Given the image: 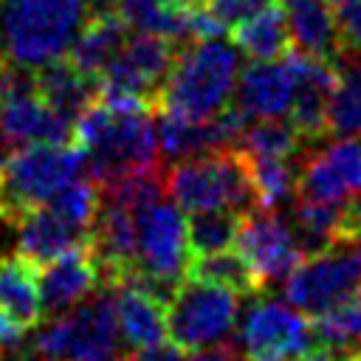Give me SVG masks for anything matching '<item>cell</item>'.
<instances>
[{
  "instance_id": "cell-3",
  "label": "cell",
  "mask_w": 361,
  "mask_h": 361,
  "mask_svg": "<svg viewBox=\"0 0 361 361\" xmlns=\"http://www.w3.org/2000/svg\"><path fill=\"white\" fill-rule=\"evenodd\" d=\"M90 17V0H0V54L39 68L68 54Z\"/></svg>"
},
{
  "instance_id": "cell-15",
  "label": "cell",
  "mask_w": 361,
  "mask_h": 361,
  "mask_svg": "<svg viewBox=\"0 0 361 361\" xmlns=\"http://www.w3.org/2000/svg\"><path fill=\"white\" fill-rule=\"evenodd\" d=\"M0 141L11 149L25 144H71L73 118L56 113L37 93V85L20 87L0 99Z\"/></svg>"
},
{
  "instance_id": "cell-41",
  "label": "cell",
  "mask_w": 361,
  "mask_h": 361,
  "mask_svg": "<svg viewBox=\"0 0 361 361\" xmlns=\"http://www.w3.org/2000/svg\"><path fill=\"white\" fill-rule=\"evenodd\" d=\"M330 3H333V8H336V6H341V3H350V0H330Z\"/></svg>"
},
{
  "instance_id": "cell-10",
  "label": "cell",
  "mask_w": 361,
  "mask_h": 361,
  "mask_svg": "<svg viewBox=\"0 0 361 361\" xmlns=\"http://www.w3.org/2000/svg\"><path fill=\"white\" fill-rule=\"evenodd\" d=\"M361 288V243L333 240L327 248L310 254L285 279V299L307 313L322 316Z\"/></svg>"
},
{
  "instance_id": "cell-37",
  "label": "cell",
  "mask_w": 361,
  "mask_h": 361,
  "mask_svg": "<svg viewBox=\"0 0 361 361\" xmlns=\"http://www.w3.org/2000/svg\"><path fill=\"white\" fill-rule=\"evenodd\" d=\"M189 361H245L243 353H237L234 344H214V347H203V350H195Z\"/></svg>"
},
{
  "instance_id": "cell-14",
  "label": "cell",
  "mask_w": 361,
  "mask_h": 361,
  "mask_svg": "<svg viewBox=\"0 0 361 361\" xmlns=\"http://www.w3.org/2000/svg\"><path fill=\"white\" fill-rule=\"evenodd\" d=\"M296 195L307 200L344 203L361 195V138H338L299 166Z\"/></svg>"
},
{
  "instance_id": "cell-29",
  "label": "cell",
  "mask_w": 361,
  "mask_h": 361,
  "mask_svg": "<svg viewBox=\"0 0 361 361\" xmlns=\"http://www.w3.org/2000/svg\"><path fill=\"white\" fill-rule=\"evenodd\" d=\"M240 217L231 209H206V212H192V217L186 220V231H189V251L192 257L200 254H214L223 248H231L237 240V228H240Z\"/></svg>"
},
{
  "instance_id": "cell-20",
  "label": "cell",
  "mask_w": 361,
  "mask_h": 361,
  "mask_svg": "<svg viewBox=\"0 0 361 361\" xmlns=\"http://www.w3.org/2000/svg\"><path fill=\"white\" fill-rule=\"evenodd\" d=\"M290 42H296L299 51L336 62L341 56V37H338V20L330 0H282Z\"/></svg>"
},
{
  "instance_id": "cell-33",
  "label": "cell",
  "mask_w": 361,
  "mask_h": 361,
  "mask_svg": "<svg viewBox=\"0 0 361 361\" xmlns=\"http://www.w3.org/2000/svg\"><path fill=\"white\" fill-rule=\"evenodd\" d=\"M336 20H338L341 54L350 51L353 56H361V0L336 6Z\"/></svg>"
},
{
  "instance_id": "cell-36",
  "label": "cell",
  "mask_w": 361,
  "mask_h": 361,
  "mask_svg": "<svg viewBox=\"0 0 361 361\" xmlns=\"http://www.w3.org/2000/svg\"><path fill=\"white\" fill-rule=\"evenodd\" d=\"M361 353H353V350H341V347H310L305 355H299L296 361H358Z\"/></svg>"
},
{
  "instance_id": "cell-8",
  "label": "cell",
  "mask_w": 361,
  "mask_h": 361,
  "mask_svg": "<svg viewBox=\"0 0 361 361\" xmlns=\"http://www.w3.org/2000/svg\"><path fill=\"white\" fill-rule=\"evenodd\" d=\"M178 51L180 42L161 34L138 31L127 37L99 76V96L116 107L152 104L178 59Z\"/></svg>"
},
{
  "instance_id": "cell-13",
  "label": "cell",
  "mask_w": 361,
  "mask_h": 361,
  "mask_svg": "<svg viewBox=\"0 0 361 361\" xmlns=\"http://www.w3.org/2000/svg\"><path fill=\"white\" fill-rule=\"evenodd\" d=\"M285 62L293 73V99H290V124L302 135V141H316L322 138L330 124V96L338 82V68L336 62L310 56L305 51H288Z\"/></svg>"
},
{
  "instance_id": "cell-19",
  "label": "cell",
  "mask_w": 361,
  "mask_h": 361,
  "mask_svg": "<svg viewBox=\"0 0 361 361\" xmlns=\"http://www.w3.org/2000/svg\"><path fill=\"white\" fill-rule=\"evenodd\" d=\"M102 282V274L93 262L90 245L71 251L48 265L39 268V296H42V313L59 316L85 299L96 293Z\"/></svg>"
},
{
  "instance_id": "cell-24",
  "label": "cell",
  "mask_w": 361,
  "mask_h": 361,
  "mask_svg": "<svg viewBox=\"0 0 361 361\" xmlns=\"http://www.w3.org/2000/svg\"><path fill=\"white\" fill-rule=\"evenodd\" d=\"M0 307L25 327L39 324L42 296H39V268L34 262L23 257H6L0 262Z\"/></svg>"
},
{
  "instance_id": "cell-2",
  "label": "cell",
  "mask_w": 361,
  "mask_h": 361,
  "mask_svg": "<svg viewBox=\"0 0 361 361\" xmlns=\"http://www.w3.org/2000/svg\"><path fill=\"white\" fill-rule=\"evenodd\" d=\"M240 76L237 48L220 37L189 42L161 85L152 107L178 113L192 121H206L228 107Z\"/></svg>"
},
{
  "instance_id": "cell-1",
  "label": "cell",
  "mask_w": 361,
  "mask_h": 361,
  "mask_svg": "<svg viewBox=\"0 0 361 361\" xmlns=\"http://www.w3.org/2000/svg\"><path fill=\"white\" fill-rule=\"evenodd\" d=\"M152 104L116 107L102 96L73 118V144L87 152V169L99 189L158 166V133Z\"/></svg>"
},
{
  "instance_id": "cell-32",
  "label": "cell",
  "mask_w": 361,
  "mask_h": 361,
  "mask_svg": "<svg viewBox=\"0 0 361 361\" xmlns=\"http://www.w3.org/2000/svg\"><path fill=\"white\" fill-rule=\"evenodd\" d=\"M99 203H102V195H99L96 180H87L85 175H79L71 183H65L45 206L56 217H62L65 223L87 231L93 217H96V212H99Z\"/></svg>"
},
{
  "instance_id": "cell-22",
  "label": "cell",
  "mask_w": 361,
  "mask_h": 361,
  "mask_svg": "<svg viewBox=\"0 0 361 361\" xmlns=\"http://www.w3.org/2000/svg\"><path fill=\"white\" fill-rule=\"evenodd\" d=\"M130 25L121 20V14L116 8L107 11H96L85 20V25L79 28L76 39L68 48V59L85 71L87 76H102V71L110 65V59L118 54V48L127 39Z\"/></svg>"
},
{
  "instance_id": "cell-39",
  "label": "cell",
  "mask_w": 361,
  "mask_h": 361,
  "mask_svg": "<svg viewBox=\"0 0 361 361\" xmlns=\"http://www.w3.org/2000/svg\"><path fill=\"white\" fill-rule=\"evenodd\" d=\"M158 3H164L169 8H195V6H203L206 0H158Z\"/></svg>"
},
{
  "instance_id": "cell-7",
  "label": "cell",
  "mask_w": 361,
  "mask_h": 361,
  "mask_svg": "<svg viewBox=\"0 0 361 361\" xmlns=\"http://www.w3.org/2000/svg\"><path fill=\"white\" fill-rule=\"evenodd\" d=\"M138 228V251H135V274L166 302L175 288L186 279V268L192 259L186 217L175 200H158L141 212H135Z\"/></svg>"
},
{
  "instance_id": "cell-43",
  "label": "cell",
  "mask_w": 361,
  "mask_h": 361,
  "mask_svg": "<svg viewBox=\"0 0 361 361\" xmlns=\"http://www.w3.org/2000/svg\"><path fill=\"white\" fill-rule=\"evenodd\" d=\"M0 59H3V54H0Z\"/></svg>"
},
{
  "instance_id": "cell-18",
  "label": "cell",
  "mask_w": 361,
  "mask_h": 361,
  "mask_svg": "<svg viewBox=\"0 0 361 361\" xmlns=\"http://www.w3.org/2000/svg\"><path fill=\"white\" fill-rule=\"evenodd\" d=\"M290 99L293 73L285 59H254L237 76L234 104L248 118H282L290 110Z\"/></svg>"
},
{
  "instance_id": "cell-9",
  "label": "cell",
  "mask_w": 361,
  "mask_h": 361,
  "mask_svg": "<svg viewBox=\"0 0 361 361\" xmlns=\"http://www.w3.org/2000/svg\"><path fill=\"white\" fill-rule=\"evenodd\" d=\"M240 316V296L223 285L186 276L166 302V324L175 347L195 353L223 344Z\"/></svg>"
},
{
  "instance_id": "cell-27",
  "label": "cell",
  "mask_w": 361,
  "mask_h": 361,
  "mask_svg": "<svg viewBox=\"0 0 361 361\" xmlns=\"http://www.w3.org/2000/svg\"><path fill=\"white\" fill-rule=\"evenodd\" d=\"M299 144L302 135L282 118H257L254 124H245L237 138V149L248 158H290Z\"/></svg>"
},
{
  "instance_id": "cell-35",
  "label": "cell",
  "mask_w": 361,
  "mask_h": 361,
  "mask_svg": "<svg viewBox=\"0 0 361 361\" xmlns=\"http://www.w3.org/2000/svg\"><path fill=\"white\" fill-rule=\"evenodd\" d=\"M25 330H28V327H25L23 322H17L11 313H6V310L0 307V355L17 350V347L23 344Z\"/></svg>"
},
{
  "instance_id": "cell-17",
  "label": "cell",
  "mask_w": 361,
  "mask_h": 361,
  "mask_svg": "<svg viewBox=\"0 0 361 361\" xmlns=\"http://www.w3.org/2000/svg\"><path fill=\"white\" fill-rule=\"evenodd\" d=\"M90 245V234L56 217L48 206H31L17 214L14 226V248L17 257L34 262L37 268Z\"/></svg>"
},
{
  "instance_id": "cell-21",
  "label": "cell",
  "mask_w": 361,
  "mask_h": 361,
  "mask_svg": "<svg viewBox=\"0 0 361 361\" xmlns=\"http://www.w3.org/2000/svg\"><path fill=\"white\" fill-rule=\"evenodd\" d=\"M34 85L37 93L45 99V104L68 118H76L90 102L99 99L102 90L99 79L79 71L68 56L34 68Z\"/></svg>"
},
{
  "instance_id": "cell-6",
  "label": "cell",
  "mask_w": 361,
  "mask_h": 361,
  "mask_svg": "<svg viewBox=\"0 0 361 361\" xmlns=\"http://www.w3.org/2000/svg\"><path fill=\"white\" fill-rule=\"evenodd\" d=\"M42 361H121V330L110 293H93L82 305L51 316L34 333Z\"/></svg>"
},
{
  "instance_id": "cell-23",
  "label": "cell",
  "mask_w": 361,
  "mask_h": 361,
  "mask_svg": "<svg viewBox=\"0 0 361 361\" xmlns=\"http://www.w3.org/2000/svg\"><path fill=\"white\" fill-rule=\"evenodd\" d=\"M231 39L240 51L254 59H276L290 51V28L285 8L271 3L257 8L254 14L243 17L231 25Z\"/></svg>"
},
{
  "instance_id": "cell-40",
  "label": "cell",
  "mask_w": 361,
  "mask_h": 361,
  "mask_svg": "<svg viewBox=\"0 0 361 361\" xmlns=\"http://www.w3.org/2000/svg\"><path fill=\"white\" fill-rule=\"evenodd\" d=\"M0 361H37V358H25V355H0Z\"/></svg>"
},
{
  "instance_id": "cell-31",
  "label": "cell",
  "mask_w": 361,
  "mask_h": 361,
  "mask_svg": "<svg viewBox=\"0 0 361 361\" xmlns=\"http://www.w3.org/2000/svg\"><path fill=\"white\" fill-rule=\"evenodd\" d=\"M245 161H248L251 180L257 186L262 209H279L293 200L299 169H293L290 158H248L245 155Z\"/></svg>"
},
{
  "instance_id": "cell-26",
  "label": "cell",
  "mask_w": 361,
  "mask_h": 361,
  "mask_svg": "<svg viewBox=\"0 0 361 361\" xmlns=\"http://www.w3.org/2000/svg\"><path fill=\"white\" fill-rule=\"evenodd\" d=\"M186 276L223 285V288L234 290L237 296H254L257 290H262V285L251 274V268L243 259V254L240 251H228V248L214 251V254L192 257L189 268H186Z\"/></svg>"
},
{
  "instance_id": "cell-38",
  "label": "cell",
  "mask_w": 361,
  "mask_h": 361,
  "mask_svg": "<svg viewBox=\"0 0 361 361\" xmlns=\"http://www.w3.org/2000/svg\"><path fill=\"white\" fill-rule=\"evenodd\" d=\"M183 350L180 347H175V344H158V347H147V350H138L135 353V358L138 361H186L183 355H180Z\"/></svg>"
},
{
  "instance_id": "cell-12",
  "label": "cell",
  "mask_w": 361,
  "mask_h": 361,
  "mask_svg": "<svg viewBox=\"0 0 361 361\" xmlns=\"http://www.w3.org/2000/svg\"><path fill=\"white\" fill-rule=\"evenodd\" d=\"M234 245L262 288L288 279V274L302 262L305 254L290 223L282 214H276V209L262 206L240 217Z\"/></svg>"
},
{
  "instance_id": "cell-16",
  "label": "cell",
  "mask_w": 361,
  "mask_h": 361,
  "mask_svg": "<svg viewBox=\"0 0 361 361\" xmlns=\"http://www.w3.org/2000/svg\"><path fill=\"white\" fill-rule=\"evenodd\" d=\"M113 310L121 330V338L133 350L158 347L169 338L166 324V299L155 293L135 271L124 274L113 285Z\"/></svg>"
},
{
  "instance_id": "cell-42",
  "label": "cell",
  "mask_w": 361,
  "mask_h": 361,
  "mask_svg": "<svg viewBox=\"0 0 361 361\" xmlns=\"http://www.w3.org/2000/svg\"><path fill=\"white\" fill-rule=\"evenodd\" d=\"M358 361H361V355H358Z\"/></svg>"
},
{
  "instance_id": "cell-11",
  "label": "cell",
  "mask_w": 361,
  "mask_h": 361,
  "mask_svg": "<svg viewBox=\"0 0 361 361\" xmlns=\"http://www.w3.org/2000/svg\"><path fill=\"white\" fill-rule=\"evenodd\" d=\"M313 324L288 299H254L240 324L245 361H296L313 347Z\"/></svg>"
},
{
  "instance_id": "cell-34",
  "label": "cell",
  "mask_w": 361,
  "mask_h": 361,
  "mask_svg": "<svg viewBox=\"0 0 361 361\" xmlns=\"http://www.w3.org/2000/svg\"><path fill=\"white\" fill-rule=\"evenodd\" d=\"M271 3H276V0H206L203 6H206L226 28H231V25L240 23L243 17H248V14H254L257 8L271 6Z\"/></svg>"
},
{
  "instance_id": "cell-25",
  "label": "cell",
  "mask_w": 361,
  "mask_h": 361,
  "mask_svg": "<svg viewBox=\"0 0 361 361\" xmlns=\"http://www.w3.org/2000/svg\"><path fill=\"white\" fill-rule=\"evenodd\" d=\"M327 124L338 138H361V56L350 54V62L338 65V82L330 96Z\"/></svg>"
},
{
  "instance_id": "cell-5",
  "label": "cell",
  "mask_w": 361,
  "mask_h": 361,
  "mask_svg": "<svg viewBox=\"0 0 361 361\" xmlns=\"http://www.w3.org/2000/svg\"><path fill=\"white\" fill-rule=\"evenodd\" d=\"M87 169V152L79 144H25L0 161V209L20 214L45 206L65 183Z\"/></svg>"
},
{
  "instance_id": "cell-30",
  "label": "cell",
  "mask_w": 361,
  "mask_h": 361,
  "mask_svg": "<svg viewBox=\"0 0 361 361\" xmlns=\"http://www.w3.org/2000/svg\"><path fill=\"white\" fill-rule=\"evenodd\" d=\"M313 336L327 347L361 353V288L313 319Z\"/></svg>"
},
{
  "instance_id": "cell-28",
  "label": "cell",
  "mask_w": 361,
  "mask_h": 361,
  "mask_svg": "<svg viewBox=\"0 0 361 361\" xmlns=\"http://www.w3.org/2000/svg\"><path fill=\"white\" fill-rule=\"evenodd\" d=\"M290 228L302 245V251L310 257L322 248H327L336 240L338 228V203H324V200H307L299 197L293 206V220Z\"/></svg>"
},
{
  "instance_id": "cell-4",
  "label": "cell",
  "mask_w": 361,
  "mask_h": 361,
  "mask_svg": "<svg viewBox=\"0 0 361 361\" xmlns=\"http://www.w3.org/2000/svg\"><path fill=\"white\" fill-rule=\"evenodd\" d=\"M166 195L180 206V212L231 209L245 214L259 209V195L251 180L245 155L237 147H223L197 158L178 161L166 175Z\"/></svg>"
}]
</instances>
